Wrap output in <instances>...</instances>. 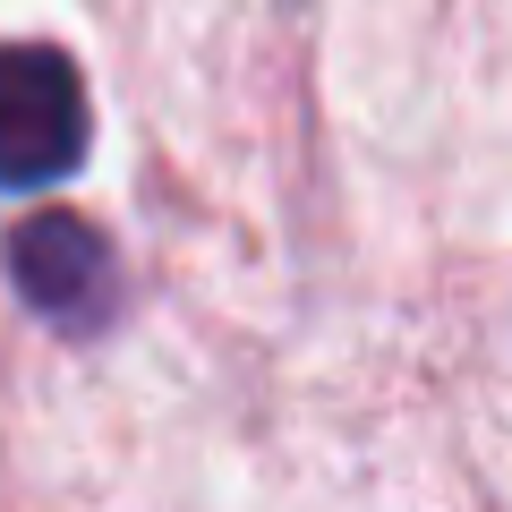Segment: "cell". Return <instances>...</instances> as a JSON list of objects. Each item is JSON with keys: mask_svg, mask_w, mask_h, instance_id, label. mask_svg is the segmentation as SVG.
I'll list each match as a JSON object with an SVG mask.
<instances>
[{"mask_svg": "<svg viewBox=\"0 0 512 512\" xmlns=\"http://www.w3.org/2000/svg\"><path fill=\"white\" fill-rule=\"evenodd\" d=\"M94 111L86 77L60 43H0V188L35 197L86 171Z\"/></svg>", "mask_w": 512, "mask_h": 512, "instance_id": "1", "label": "cell"}, {"mask_svg": "<svg viewBox=\"0 0 512 512\" xmlns=\"http://www.w3.org/2000/svg\"><path fill=\"white\" fill-rule=\"evenodd\" d=\"M0 256H9L18 299L52 333H77V342H86V333H103L111 316H120V256H111V239L94 231V222H77V214H26Z\"/></svg>", "mask_w": 512, "mask_h": 512, "instance_id": "2", "label": "cell"}]
</instances>
